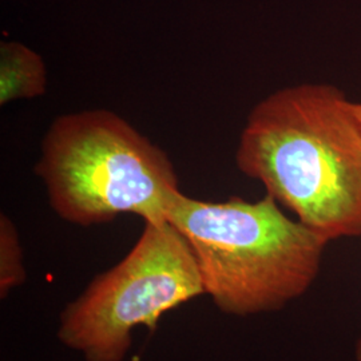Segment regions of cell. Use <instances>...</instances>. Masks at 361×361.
I'll return each mask as SVG.
<instances>
[{"instance_id": "obj_1", "label": "cell", "mask_w": 361, "mask_h": 361, "mask_svg": "<svg viewBox=\"0 0 361 361\" xmlns=\"http://www.w3.org/2000/svg\"><path fill=\"white\" fill-rule=\"evenodd\" d=\"M235 161L328 241L361 235V126L335 86L302 83L258 102Z\"/></svg>"}, {"instance_id": "obj_2", "label": "cell", "mask_w": 361, "mask_h": 361, "mask_svg": "<svg viewBox=\"0 0 361 361\" xmlns=\"http://www.w3.org/2000/svg\"><path fill=\"white\" fill-rule=\"evenodd\" d=\"M168 221L193 250L205 293L221 312L252 316L283 310L316 280L329 243L290 219L267 194L207 202L178 192Z\"/></svg>"}, {"instance_id": "obj_3", "label": "cell", "mask_w": 361, "mask_h": 361, "mask_svg": "<svg viewBox=\"0 0 361 361\" xmlns=\"http://www.w3.org/2000/svg\"><path fill=\"white\" fill-rule=\"evenodd\" d=\"M37 174L66 222L92 226L121 214L168 222L178 177L166 153L109 110L58 116L42 142Z\"/></svg>"}, {"instance_id": "obj_4", "label": "cell", "mask_w": 361, "mask_h": 361, "mask_svg": "<svg viewBox=\"0 0 361 361\" xmlns=\"http://www.w3.org/2000/svg\"><path fill=\"white\" fill-rule=\"evenodd\" d=\"M205 295L193 250L170 222H145L133 249L66 305L58 340L85 361H125L137 326Z\"/></svg>"}, {"instance_id": "obj_5", "label": "cell", "mask_w": 361, "mask_h": 361, "mask_svg": "<svg viewBox=\"0 0 361 361\" xmlns=\"http://www.w3.org/2000/svg\"><path fill=\"white\" fill-rule=\"evenodd\" d=\"M47 90V68L38 52L20 42L0 43V104L32 99Z\"/></svg>"}, {"instance_id": "obj_6", "label": "cell", "mask_w": 361, "mask_h": 361, "mask_svg": "<svg viewBox=\"0 0 361 361\" xmlns=\"http://www.w3.org/2000/svg\"><path fill=\"white\" fill-rule=\"evenodd\" d=\"M23 265V250L19 233L8 216H0V297L6 298L10 292L26 281Z\"/></svg>"}, {"instance_id": "obj_7", "label": "cell", "mask_w": 361, "mask_h": 361, "mask_svg": "<svg viewBox=\"0 0 361 361\" xmlns=\"http://www.w3.org/2000/svg\"><path fill=\"white\" fill-rule=\"evenodd\" d=\"M352 111L361 126V102H352Z\"/></svg>"}, {"instance_id": "obj_8", "label": "cell", "mask_w": 361, "mask_h": 361, "mask_svg": "<svg viewBox=\"0 0 361 361\" xmlns=\"http://www.w3.org/2000/svg\"><path fill=\"white\" fill-rule=\"evenodd\" d=\"M356 359H357V361H361V337L357 341V345H356Z\"/></svg>"}]
</instances>
